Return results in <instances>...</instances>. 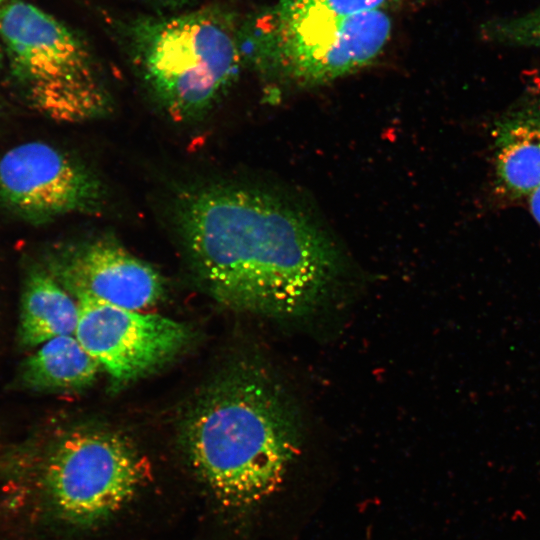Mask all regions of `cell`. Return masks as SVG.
<instances>
[{
  "label": "cell",
  "instance_id": "1",
  "mask_svg": "<svg viewBox=\"0 0 540 540\" xmlns=\"http://www.w3.org/2000/svg\"><path fill=\"white\" fill-rule=\"evenodd\" d=\"M176 221L206 288L235 310L309 311L337 272L330 239L299 211L259 190L211 185L184 195Z\"/></svg>",
  "mask_w": 540,
  "mask_h": 540
},
{
  "label": "cell",
  "instance_id": "2",
  "mask_svg": "<svg viewBox=\"0 0 540 540\" xmlns=\"http://www.w3.org/2000/svg\"><path fill=\"white\" fill-rule=\"evenodd\" d=\"M196 475L227 507L273 493L299 451V421L289 398L263 368L242 363L197 398L182 429Z\"/></svg>",
  "mask_w": 540,
  "mask_h": 540
},
{
  "label": "cell",
  "instance_id": "3",
  "mask_svg": "<svg viewBox=\"0 0 540 540\" xmlns=\"http://www.w3.org/2000/svg\"><path fill=\"white\" fill-rule=\"evenodd\" d=\"M127 36L142 79L174 120L210 111L236 81L243 49L233 18L216 7L140 17Z\"/></svg>",
  "mask_w": 540,
  "mask_h": 540
},
{
  "label": "cell",
  "instance_id": "4",
  "mask_svg": "<svg viewBox=\"0 0 540 540\" xmlns=\"http://www.w3.org/2000/svg\"><path fill=\"white\" fill-rule=\"evenodd\" d=\"M0 39L31 105L59 122L106 116L112 99L83 41L61 21L22 0L0 9Z\"/></svg>",
  "mask_w": 540,
  "mask_h": 540
},
{
  "label": "cell",
  "instance_id": "5",
  "mask_svg": "<svg viewBox=\"0 0 540 540\" xmlns=\"http://www.w3.org/2000/svg\"><path fill=\"white\" fill-rule=\"evenodd\" d=\"M146 475L145 461L126 438L106 429L77 428L52 446L37 486L55 518L87 526L123 508Z\"/></svg>",
  "mask_w": 540,
  "mask_h": 540
},
{
  "label": "cell",
  "instance_id": "6",
  "mask_svg": "<svg viewBox=\"0 0 540 540\" xmlns=\"http://www.w3.org/2000/svg\"><path fill=\"white\" fill-rule=\"evenodd\" d=\"M391 30L382 9L348 17L278 19L268 14L249 38V49L263 70L297 84L317 85L370 63Z\"/></svg>",
  "mask_w": 540,
  "mask_h": 540
},
{
  "label": "cell",
  "instance_id": "7",
  "mask_svg": "<svg viewBox=\"0 0 540 540\" xmlns=\"http://www.w3.org/2000/svg\"><path fill=\"white\" fill-rule=\"evenodd\" d=\"M75 337L115 384L135 380L165 364L190 341L188 327L168 317L75 296Z\"/></svg>",
  "mask_w": 540,
  "mask_h": 540
},
{
  "label": "cell",
  "instance_id": "8",
  "mask_svg": "<svg viewBox=\"0 0 540 540\" xmlns=\"http://www.w3.org/2000/svg\"><path fill=\"white\" fill-rule=\"evenodd\" d=\"M104 199L97 175L50 144L27 142L0 157V200L28 218L93 214Z\"/></svg>",
  "mask_w": 540,
  "mask_h": 540
},
{
  "label": "cell",
  "instance_id": "9",
  "mask_svg": "<svg viewBox=\"0 0 540 540\" xmlns=\"http://www.w3.org/2000/svg\"><path fill=\"white\" fill-rule=\"evenodd\" d=\"M58 272L75 296L130 310L157 304L165 292L164 279L154 267L108 238L77 248Z\"/></svg>",
  "mask_w": 540,
  "mask_h": 540
},
{
  "label": "cell",
  "instance_id": "10",
  "mask_svg": "<svg viewBox=\"0 0 540 540\" xmlns=\"http://www.w3.org/2000/svg\"><path fill=\"white\" fill-rule=\"evenodd\" d=\"M494 150L497 190L508 198L528 197L540 184V101L500 120Z\"/></svg>",
  "mask_w": 540,
  "mask_h": 540
},
{
  "label": "cell",
  "instance_id": "11",
  "mask_svg": "<svg viewBox=\"0 0 540 540\" xmlns=\"http://www.w3.org/2000/svg\"><path fill=\"white\" fill-rule=\"evenodd\" d=\"M79 308L66 289L51 274L36 270L28 276L22 297L19 341L32 348L65 335H75Z\"/></svg>",
  "mask_w": 540,
  "mask_h": 540
},
{
  "label": "cell",
  "instance_id": "12",
  "mask_svg": "<svg viewBox=\"0 0 540 540\" xmlns=\"http://www.w3.org/2000/svg\"><path fill=\"white\" fill-rule=\"evenodd\" d=\"M100 368L75 335H65L43 343L25 360L20 381L36 391L77 390L90 386Z\"/></svg>",
  "mask_w": 540,
  "mask_h": 540
},
{
  "label": "cell",
  "instance_id": "13",
  "mask_svg": "<svg viewBox=\"0 0 540 540\" xmlns=\"http://www.w3.org/2000/svg\"><path fill=\"white\" fill-rule=\"evenodd\" d=\"M387 0H281L269 13L278 19L348 17L382 9Z\"/></svg>",
  "mask_w": 540,
  "mask_h": 540
},
{
  "label": "cell",
  "instance_id": "14",
  "mask_svg": "<svg viewBox=\"0 0 540 540\" xmlns=\"http://www.w3.org/2000/svg\"><path fill=\"white\" fill-rule=\"evenodd\" d=\"M480 32L490 41L540 48V7L518 16L489 20Z\"/></svg>",
  "mask_w": 540,
  "mask_h": 540
},
{
  "label": "cell",
  "instance_id": "15",
  "mask_svg": "<svg viewBox=\"0 0 540 540\" xmlns=\"http://www.w3.org/2000/svg\"><path fill=\"white\" fill-rule=\"evenodd\" d=\"M530 212L540 227V184L528 195Z\"/></svg>",
  "mask_w": 540,
  "mask_h": 540
},
{
  "label": "cell",
  "instance_id": "16",
  "mask_svg": "<svg viewBox=\"0 0 540 540\" xmlns=\"http://www.w3.org/2000/svg\"><path fill=\"white\" fill-rule=\"evenodd\" d=\"M147 1L152 2L156 5L163 6V7L177 8L185 4H188L190 2H193L195 0H147Z\"/></svg>",
  "mask_w": 540,
  "mask_h": 540
},
{
  "label": "cell",
  "instance_id": "17",
  "mask_svg": "<svg viewBox=\"0 0 540 540\" xmlns=\"http://www.w3.org/2000/svg\"><path fill=\"white\" fill-rule=\"evenodd\" d=\"M7 0H0V9L6 3Z\"/></svg>",
  "mask_w": 540,
  "mask_h": 540
},
{
  "label": "cell",
  "instance_id": "18",
  "mask_svg": "<svg viewBox=\"0 0 540 540\" xmlns=\"http://www.w3.org/2000/svg\"><path fill=\"white\" fill-rule=\"evenodd\" d=\"M1 58H2V54H1V51H0V63H1Z\"/></svg>",
  "mask_w": 540,
  "mask_h": 540
}]
</instances>
